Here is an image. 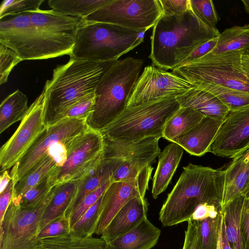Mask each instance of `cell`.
I'll return each instance as SVG.
<instances>
[{
  "mask_svg": "<svg viewBox=\"0 0 249 249\" xmlns=\"http://www.w3.org/2000/svg\"><path fill=\"white\" fill-rule=\"evenodd\" d=\"M220 33L198 18L191 9L181 14L163 15L153 27V64L167 70L178 67L197 48Z\"/></svg>",
  "mask_w": 249,
  "mask_h": 249,
  "instance_id": "6da1fadb",
  "label": "cell"
},
{
  "mask_svg": "<svg viewBox=\"0 0 249 249\" xmlns=\"http://www.w3.org/2000/svg\"><path fill=\"white\" fill-rule=\"evenodd\" d=\"M116 61L70 58L67 63L56 67L52 79L46 81L43 90L46 126L55 124L69 107L82 97L94 92L103 75Z\"/></svg>",
  "mask_w": 249,
  "mask_h": 249,
  "instance_id": "7a4b0ae2",
  "label": "cell"
},
{
  "mask_svg": "<svg viewBox=\"0 0 249 249\" xmlns=\"http://www.w3.org/2000/svg\"><path fill=\"white\" fill-rule=\"evenodd\" d=\"M183 169L160 210L159 220L163 227L188 222L200 204L221 206L222 170L192 163Z\"/></svg>",
  "mask_w": 249,
  "mask_h": 249,
  "instance_id": "3957f363",
  "label": "cell"
},
{
  "mask_svg": "<svg viewBox=\"0 0 249 249\" xmlns=\"http://www.w3.org/2000/svg\"><path fill=\"white\" fill-rule=\"evenodd\" d=\"M143 64L142 59L128 57L106 71L95 89L93 110L87 119L89 128L100 131L126 107Z\"/></svg>",
  "mask_w": 249,
  "mask_h": 249,
  "instance_id": "277c9868",
  "label": "cell"
},
{
  "mask_svg": "<svg viewBox=\"0 0 249 249\" xmlns=\"http://www.w3.org/2000/svg\"><path fill=\"white\" fill-rule=\"evenodd\" d=\"M146 31L80 18L70 58L95 62L115 61L143 41Z\"/></svg>",
  "mask_w": 249,
  "mask_h": 249,
  "instance_id": "5b68a950",
  "label": "cell"
},
{
  "mask_svg": "<svg viewBox=\"0 0 249 249\" xmlns=\"http://www.w3.org/2000/svg\"><path fill=\"white\" fill-rule=\"evenodd\" d=\"M180 107L176 97L127 107L99 132L103 137L124 142H137L152 137L161 138L166 123Z\"/></svg>",
  "mask_w": 249,
  "mask_h": 249,
  "instance_id": "8992f818",
  "label": "cell"
},
{
  "mask_svg": "<svg viewBox=\"0 0 249 249\" xmlns=\"http://www.w3.org/2000/svg\"><path fill=\"white\" fill-rule=\"evenodd\" d=\"M249 50L209 53L172 71L193 85L210 83L249 93V79L242 67V56Z\"/></svg>",
  "mask_w": 249,
  "mask_h": 249,
  "instance_id": "52a82bcc",
  "label": "cell"
},
{
  "mask_svg": "<svg viewBox=\"0 0 249 249\" xmlns=\"http://www.w3.org/2000/svg\"><path fill=\"white\" fill-rule=\"evenodd\" d=\"M54 194L53 187L40 202L29 207L12 199L0 225V249H35L40 221Z\"/></svg>",
  "mask_w": 249,
  "mask_h": 249,
  "instance_id": "ba28073f",
  "label": "cell"
},
{
  "mask_svg": "<svg viewBox=\"0 0 249 249\" xmlns=\"http://www.w3.org/2000/svg\"><path fill=\"white\" fill-rule=\"evenodd\" d=\"M103 137L102 159L110 161L114 166L112 181L137 178L155 162L160 153L159 137L145 138L137 142H124Z\"/></svg>",
  "mask_w": 249,
  "mask_h": 249,
  "instance_id": "9c48e42d",
  "label": "cell"
},
{
  "mask_svg": "<svg viewBox=\"0 0 249 249\" xmlns=\"http://www.w3.org/2000/svg\"><path fill=\"white\" fill-rule=\"evenodd\" d=\"M103 146L101 133L89 128L70 140L66 145L65 163L50 172L52 185L77 181L84 177L100 161Z\"/></svg>",
  "mask_w": 249,
  "mask_h": 249,
  "instance_id": "30bf717a",
  "label": "cell"
},
{
  "mask_svg": "<svg viewBox=\"0 0 249 249\" xmlns=\"http://www.w3.org/2000/svg\"><path fill=\"white\" fill-rule=\"evenodd\" d=\"M163 14L159 0H112L81 19L146 31Z\"/></svg>",
  "mask_w": 249,
  "mask_h": 249,
  "instance_id": "8fae6325",
  "label": "cell"
},
{
  "mask_svg": "<svg viewBox=\"0 0 249 249\" xmlns=\"http://www.w3.org/2000/svg\"><path fill=\"white\" fill-rule=\"evenodd\" d=\"M39 35L47 58L71 53L81 18L64 15L53 9L27 12Z\"/></svg>",
  "mask_w": 249,
  "mask_h": 249,
  "instance_id": "7c38bea8",
  "label": "cell"
},
{
  "mask_svg": "<svg viewBox=\"0 0 249 249\" xmlns=\"http://www.w3.org/2000/svg\"><path fill=\"white\" fill-rule=\"evenodd\" d=\"M89 128L86 119L62 120L46 126L29 149L12 167L11 176L16 184L47 154L57 142L66 145L72 139Z\"/></svg>",
  "mask_w": 249,
  "mask_h": 249,
  "instance_id": "4fadbf2b",
  "label": "cell"
},
{
  "mask_svg": "<svg viewBox=\"0 0 249 249\" xmlns=\"http://www.w3.org/2000/svg\"><path fill=\"white\" fill-rule=\"evenodd\" d=\"M194 88V85L173 71L149 65L144 67L139 76L126 107L161 98L177 97Z\"/></svg>",
  "mask_w": 249,
  "mask_h": 249,
  "instance_id": "5bb4252c",
  "label": "cell"
},
{
  "mask_svg": "<svg viewBox=\"0 0 249 249\" xmlns=\"http://www.w3.org/2000/svg\"><path fill=\"white\" fill-rule=\"evenodd\" d=\"M45 95L43 90L29 107L18 127L0 149L1 172L8 170L20 160L46 128L44 122Z\"/></svg>",
  "mask_w": 249,
  "mask_h": 249,
  "instance_id": "9a60e30c",
  "label": "cell"
},
{
  "mask_svg": "<svg viewBox=\"0 0 249 249\" xmlns=\"http://www.w3.org/2000/svg\"><path fill=\"white\" fill-rule=\"evenodd\" d=\"M6 17L0 19V43L14 51L22 60L47 59L27 12Z\"/></svg>",
  "mask_w": 249,
  "mask_h": 249,
  "instance_id": "2e32d148",
  "label": "cell"
},
{
  "mask_svg": "<svg viewBox=\"0 0 249 249\" xmlns=\"http://www.w3.org/2000/svg\"><path fill=\"white\" fill-rule=\"evenodd\" d=\"M152 171L150 166L135 178L111 181L103 194L95 234L102 235L116 213L129 200L136 197H145Z\"/></svg>",
  "mask_w": 249,
  "mask_h": 249,
  "instance_id": "e0dca14e",
  "label": "cell"
},
{
  "mask_svg": "<svg viewBox=\"0 0 249 249\" xmlns=\"http://www.w3.org/2000/svg\"><path fill=\"white\" fill-rule=\"evenodd\" d=\"M249 147V106L230 111L223 121L209 152L234 158Z\"/></svg>",
  "mask_w": 249,
  "mask_h": 249,
  "instance_id": "ac0fdd59",
  "label": "cell"
},
{
  "mask_svg": "<svg viewBox=\"0 0 249 249\" xmlns=\"http://www.w3.org/2000/svg\"><path fill=\"white\" fill-rule=\"evenodd\" d=\"M222 170L221 184V210L237 198L244 196L248 181L249 149L233 158Z\"/></svg>",
  "mask_w": 249,
  "mask_h": 249,
  "instance_id": "d6986e66",
  "label": "cell"
},
{
  "mask_svg": "<svg viewBox=\"0 0 249 249\" xmlns=\"http://www.w3.org/2000/svg\"><path fill=\"white\" fill-rule=\"evenodd\" d=\"M147 211L148 203L145 197L132 198L116 213L101 238L107 243L128 232L147 218Z\"/></svg>",
  "mask_w": 249,
  "mask_h": 249,
  "instance_id": "ffe728a7",
  "label": "cell"
},
{
  "mask_svg": "<svg viewBox=\"0 0 249 249\" xmlns=\"http://www.w3.org/2000/svg\"><path fill=\"white\" fill-rule=\"evenodd\" d=\"M223 121L205 116L195 127L171 142L178 144L191 155L202 156L209 152Z\"/></svg>",
  "mask_w": 249,
  "mask_h": 249,
  "instance_id": "44dd1931",
  "label": "cell"
},
{
  "mask_svg": "<svg viewBox=\"0 0 249 249\" xmlns=\"http://www.w3.org/2000/svg\"><path fill=\"white\" fill-rule=\"evenodd\" d=\"M160 234V230L145 218L130 231L107 243V249H151Z\"/></svg>",
  "mask_w": 249,
  "mask_h": 249,
  "instance_id": "7402d4cb",
  "label": "cell"
},
{
  "mask_svg": "<svg viewBox=\"0 0 249 249\" xmlns=\"http://www.w3.org/2000/svg\"><path fill=\"white\" fill-rule=\"evenodd\" d=\"M180 107H188L205 117L224 121L230 110L217 97L207 91L194 88L176 97Z\"/></svg>",
  "mask_w": 249,
  "mask_h": 249,
  "instance_id": "603a6c76",
  "label": "cell"
},
{
  "mask_svg": "<svg viewBox=\"0 0 249 249\" xmlns=\"http://www.w3.org/2000/svg\"><path fill=\"white\" fill-rule=\"evenodd\" d=\"M183 150L178 144L171 142L158 156V163L153 178L154 198H157L167 188L180 161Z\"/></svg>",
  "mask_w": 249,
  "mask_h": 249,
  "instance_id": "cb8c5ba5",
  "label": "cell"
},
{
  "mask_svg": "<svg viewBox=\"0 0 249 249\" xmlns=\"http://www.w3.org/2000/svg\"><path fill=\"white\" fill-rule=\"evenodd\" d=\"M113 168L112 164L109 161L103 160L101 158L100 161L84 177L77 180L76 193L65 213L67 217L86 196L111 178Z\"/></svg>",
  "mask_w": 249,
  "mask_h": 249,
  "instance_id": "d4e9b609",
  "label": "cell"
},
{
  "mask_svg": "<svg viewBox=\"0 0 249 249\" xmlns=\"http://www.w3.org/2000/svg\"><path fill=\"white\" fill-rule=\"evenodd\" d=\"M77 181H71L54 186V196L40 221L39 232L48 224L65 214L76 193Z\"/></svg>",
  "mask_w": 249,
  "mask_h": 249,
  "instance_id": "484cf974",
  "label": "cell"
},
{
  "mask_svg": "<svg viewBox=\"0 0 249 249\" xmlns=\"http://www.w3.org/2000/svg\"><path fill=\"white\" fill-rule=\"evenodd\" d=\"M35 249H107L102 238H84L72 232L38 240Z\"/></svg>",
  "mask_w": 249,
  "mask_h": 249,
  "instance_id": "4316f807",
  "label": "cell"
},
{
  "mask_svg": "<svg viewBox=\"0 0 249 249\" xmlns=\"http://www.w3.org/2000/svg\"><path fill=\"white\" fill-rule=\"evenodd\" d=\"M244 201V196H241L222 210L226 236L231 249H244L241 225Z\"/></svg>",
  "mask_w": 249,
  "mask_h": 249,
  "instance_id": "83f0119b",
  "label": "cell"
},
{
  "mask_svg": "<svg viewBox=\"0 0 249 249\" xmlns=\"http://www.w3.org/2000/svg\"><path fill=\"white\" fill-rule=\"evenodd\" d=\"M28 100L27 96L18 89L1 102L0 106V133L24 118L29 108Z\"/></svg>",
  "mask_w": 249,
  "mask_h": 249,
  "instance_id": "f1b7e54d",
  "label": "cell"
},
{
  "mask_svg": "<svg viewBox=\"0 0 249 249\" xmlns=\"http://www.w3.org/2000/svg\"><path fill=\"white\" fill-rule=\"evenodd\" d=\"M205 116L190 107H180L166 123L162 138L171 141L190 130Z\"/></svg>",
  "mask_w": 249,
  "mask_h": 249,
  "instance_id": "f546056e",
  "label": "cell"
},
{
  "mask_svg": "<svg viewBox=\"0 0 249 249\" xmlns=\"http://www.w3.org/2000/svg\"><path fill=\"white\" fill-rule=\"evenodd\" d=\"M244 49L249 50V24L225 29L220 33L216 47L210 53L216 54Z\"/></svg>",
  "mask_w": 249,
  "mask_h": 249,
  "instance_id": "4dcf8cb0",
  "label": "cell"
},
{
  "mask_svg": "<svg viewBox=\"0 0 249 249\" xmlns=\"http://www.w3.org/2000/svg\"><path fill=\"white\" fill-rule=\"evenodd\" d=\"M56 167L54 158L48 154L45 156L16 184L12 199L19 203L23 195Z\"/></svg>",
  "mask_w": 249,
  "mask_h": 249,
  "instance_id": "1f68e13d",
  "label": "cell"
},
{
  "mask_svg": "<svg viewBox=\"0 0 249 249\" xmlns=\"http://www.w3.org/2000/svg\"><path fill=\"white\" fill-rule=\"evenodd\" d=\"M112 0H49V6L54 11L72 17L84 18Z\"/></svg>",
  "mask_w": 249,
  "mask_h": 249,
  "instance_id": "d6a6232c",
  "label": "cell"
},
{
  "mask_svg": "<svg viewBox=\"0 0 249 249\" xmlns=\"http://www.w3.org/2000/svg\"><path fill=\"white\" fill-rule=\"evenodd\" d=\"M196 88L207 91L219 99L230 111L249 106V93L210 83H199Z\"/></svg>",
  "mask_w": 249,
  "mask_h": 249,
  "instance_id": "836d02e7",
  "label": "cell"
},
{
  "mask_svg": "<svg viewBox=\"0 0 249 249\" xmlns=\"http://www.w3.org/2000/svg\"><path fill=\"white\" fill-rule=\"evenodd\" d=\"M222 219V211L214 218H208L196 221L199 228L201 249H216Z\"/></svg>",
  "mask_w": 249,
  "mask_h": 249,
  "instance_id": "e575fe53",
  "label": "cell"
},
{
  "mask_svg": "<svg viewBox=\"0 0 249 249\" xmlns=\"http://www.w3.org/2000/svg\"><path fill=\"white\" fill-rule=\"evenodd\" d=\"M102 196L103 195L72 227L71 232L84 238L92 236L95 232Z\"/></svg>",
  "mask_w": 249,
  "mask_h": 249,
  "instance_id": "d590c367",
  "label": "cell"
},
{
  "mask_svg": "<svg viewBox=\"0 0 249 249\" xmlns=\"http://www.w3.org/2000/svg\"><path fill=\"white\" fill-rule=\"evenodd\" d=\"M95 98V91L82 97L69 107L59 116L56 123L64 119H87L92 112Z\"/></svg>",
  "mask_w": 249,
  "mask_h": 249,
  "instance_id": "8d00e7d4",
  "label": "cell"
},
{
  "mask_svg": "<svg viewBox=\"0 0 249 249\" xmlns=\"http://www.w3.org/2000/svg\"><path fill=\"white\" fill-rule=\"evenodd\" d=\"M53 187L50 173L22 196L19 202L20 206L29 207L37 205L46 196Z\"/></svg>",
  "mask_w": 249,
  "mask_h": 249,
  "instance_id": "74e56055",
  "label": "cell"
},
{
  "mask_svg": "<svg viewBox=\"0 0 249 249\" xmlns=\"http://www.w3.org/2000/svg\"><path fill=\"white\" fill-rule=\"evenodd\" d=\"M44 0H4L0 7V19L8 16L39 9Z\"/></svg>",
  "mask_w": 249,
  "mask_h": 249,
  "instance_id": "f35d334b",
  "label": "cell"
},
{
  "mask_svg": "<svg viewBox=\"0 0 249 249\" xmlns=\"http://www.w3.org/2000/svg\"><path fill=\"white\" fill-rule=\"evenodd\" d=\"M192 11L203 22L213 28H216V25L219 18L212 0H190Z\"/></svg>",
  "mask_w": 249,
  "mask_h": 249,
  "instance_id": "ab89813d",
  "label": "cell"
},
{
  "mask_svg": "<svg viewBox=\"0 0 249 249\" xmlns=\"http://www.w3.org/2000/svg\"><path fill=\"white\" fill-rule=\"evenodd\" d=\"M111 178L105 182L95 191L88 194L71 212L68 218L71 228L102 196L105 190L111 182Z\"/></svg>",
  "mask_w": 249,
  "mask_h": 249,
  "instance_id": "60d3db41",
  "label": "cell"
},
{
  "mask_svg": "<svg viewBox=\"0 0 249 249\" xmlns=\"http://www.w3.org/2000/svg\"><path fill=\"white\" fill-rule=\"evenodd\" d=\"M22 61L13 50L0 43V84L7 81L8 76L18 63Z\"/></svg>",
  "mask_w": 249,
  "mask_h": 249,
  "instance_id": "b9f144b4",
  "label": "cell"
},
{
  "mask_svg": "<svg viewBox=\"0 0 249 249\" xmlns=\"http://www.w3.org/2000/svg\"><path fill=\"white\" fill-rule=\"evenodd\" d=\"M71 231L69 219L64 214L45 227L38 234L37 240L67 234Z\"/></svg>",
  "mask_w": 249,
  "mask_h": 249,
  "instance_id": "7bdbcfd3",
  "label": "cell"
},
{
  "mask_svg": "<svg viewBox=\"0 0 249 249\" xmlns=\"http://www.w3.org/2000/svg\"><path fill=\"white\" fill-rule=\"evenodd\" d=\"M187 223L182 249H201L199 231L197 221L190 220Z\"/></svg>",
  "mask_w": 249,
  "mask_h": 249,
  "instance_id": "ee69618b",
  "label": "cell"
},
{
  "mask_svg": "<svg viewBox=\"0 0 249 249\" xmlns=\"http://www.w3.org/2000/svg\"><path fill=\"white\" fill-rule=\"evenodd\" d=\"M164 15L181 14L191 9L190 0H159Z\"/></svg>",
  "mask_w": 249,
  "mask_h": 249,
  "instance_id": "f6af8a7d",
  "label": "cell"
},
{
  "mask_svg": "<svg viewBox=\"0 0 249 249\" xmlns=\"http://www.w3.org/2000/svg\"><path fill=\"white\" fill-rule=\"evenodd\" d=\"M221 212L220 205L203 203L197 206L191 220L200 221L208 218H214L217 217Z\"/></svg>",
  "mask_w": 249,
  "mask_h": 249,
  "instance_id": "bcb514c9",
  "label": "cell"
},
{
  "mask_svg": "<svg viewBox=\"0 0 249 249\" xmlns=\"http://www.w3.org/2000/svg\"><path fill=\"white\" fill-rule=\"evenodd\" d=\"M218 37L211 39L196 49L178 67L188 64L211 53L216 47Z\"/></svg>",
  "mask_w": 249,
  "mask_h": 249,
  "instance_id": "7dc6e473",
  "label": "cell"
},
{
  "mask_svg": "<svg viewBox=\"0 0 249 249\" xmlns=\"http://www.w3.org/2000/svg\"><path fill=\"white\" fill-rule=\"evenodd\" d=\"M16 185L12 178L6 188L0 193V225L13 197Z\"/></svg>",
  "mask_w": 249,
  "mask_h": 249,
  "instance_id": "c3c4849f",
  "label": "cell"
},
{
  "mask_svg": "<svg viewBox=\"0 0 249 249\" xmlns=\"http://www.w3.org/2000/svg\"><path fill=\"white\" fill-rule=\"evenodd\" d=\"M47 154L54 158L57 167H61L64 164L67 158L66 144L61 142L55 143L48 149Z\"/></svg>",
  "mask_w": 249,
  "mask_h": 249,
  "instance_id": "681fc988",
  "label": "cell"
},
{
  "mask_svg": "<svg viewBox=\"0 0 249 249\" xmlns=\"http://www.w3.org/2000/svg\"><path fill=\"white\" fill-rule=\"evenodd\" d=\"M244 249H249V209L243 205L241 220Z\"/></svg>",
  "mask_w": 249,
  "mask_h": 249,
  "instance_id": "f907efd6",
  "label": "cell"
},
{
  "mask_svg": "<svg viewBox=\"0 0 249 249\" xmlns=\"http://www.w3.org/2000/svg\"><path fill=\"white\" fill-rule=\"evenodd\" d=\"M2 172V173L0 177V193H1L6 188L9 182L12 179L8 170H5Z\"/></svg>",
  "mask_w": 249,
  "mask_h": 249,
  "instance_id": "816d5d0a",
  "label": "cell"
},
{
  "mask_svg": "<svg viewBox=\"0 0 249 249\" xmlns=\"http://www.w3.org/2000/svg\"><path fill=\"white\" fill-rule=\"evenodd\" d=\"M242 67L246 76L249 79V52L242 56Z\"/></svg>",
  "mask_w": 249,
  "mask_h": 249,
  "instance_id": "f5cc1de1",
  "label": "cell"
},
{
  "mask_svg": "<svg viewBox=\"0 0 249 249\" xmlns=\"http://www.w3.org/2000/svg\"><path fill=\"white\" fill-rule=\"evenodd\" d=\"M223 219L221 224L220 230L218 234L217 243V248L216 249H223V245H222V228H223Z\"/></svg>",
  "mask_w": 249,
  "mask_h": 249,
  "instance_id": "db71d44e",
  "label": "cell"
},
{
  "mask_svg": "<svg viewBox=\"0 0 249 249\" xmlns=\"http://www.w3.org/2000/svg\"><path fill=\"white\" fill-rule=\"evenodd\" d=\"M222 245L223 249H231L226 238L223 223L222 228Z\"/></svg>",
  "mask_w": 249,
  "mask_h": 249,
  "instance_id": "11a10c76",
  "label": "cell"
},
{
  "mask_svg": "<svg viewBox=\"0 0 249 249\" xmlns=\"http://www.w3.org/2000/svg\"><path fill=\"white\" fill-rule=\"evenodd\" d=\"M244 205L249 209V191L244 195Z\"/></svg>",
  "mask_w": 249,
  "mask_h": 249,
  "instance_id": "9f6ffc18",
  "label": "cell"
},
{
  "mask_svg": "<svg viewBox=\"0 0 249 249\" xmlns=\"http://www.w3.org/2000/svg\"><path fill=\"white\" fill-rule=\"evenodd\" d=\"M242 2L243 3L246 12L249 14V0H242Z\"/></svg>",
  "mask_w": 249,
  "mask_h": 249,
  "instance_id": "6f0895ef",
  "label": "cell"
},
{
  "mask_svg": "<svg viewBox=\"0 0 249 249\" xmlns=\"http://www.w3.org/2000/svg\"><path fill=\"white\" fill-rule=\"evenodd\" d=\"M249 191V174H248V183H247V187H246V190H245V194L244 195Z\"/></svg>",
  "mask_w": 249,
  "mask_h": 249,
  "instance_id": "680465c9",
  "label": "cell"
}]
</instances>
